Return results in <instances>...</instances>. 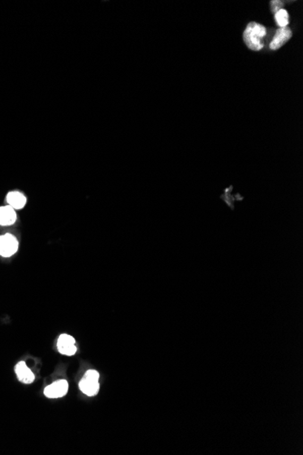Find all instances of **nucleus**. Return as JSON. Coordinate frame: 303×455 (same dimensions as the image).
I'll return each mask as SVG.
<instances>
[{"label":"nucleus","instance_id":"5","mask_svg":"<svg viewBox=\"0 0 303 455\" xmlns=\"http://www.w3.org/2000/svg\"><path fill=\"white\" fill-rule=\"evenodd\" d=\"M75 344L76 341L71 335L68 334L60 335L57 341L59 353L68 356L75 355L77 352V347L75 346Z\"/></svg>","mask_w":303,"mask_h":455},{"label":"nucleus","instance_id":"11","mask_svg":"<svg viewBox=\"0 0 303 455\" xmlns=\"http://www.w3.org/2000/svg\"><path fill=\"white\" fill-rule=\"evenodd\" d=\"M282 7H283V2L282 1H272V12L276 13L279 10L282 9Z\"/></svg>","mask_w":303,"mask_h":455},{"label":"nucleus","instance_id":"3","mask_svg":"<svg viewBox=\"0 0 303 455\" xmlns=\"http://www.w3.org/2000/svg\"><path fill=\"white\" fill-rule=\"evenodd\" d=\"M18 248V240L12 235H4L0 237V255L3 257H10L17 253Z\"/></svg>","mask_w":303,"mask_h":455},{"label":"nucleus","instance_id":"8","mask_svg":"<svg viewBox=\"0 0 303 455\" xmlns=\"http://www.w3.org/2000/svg\"><path fill=\"white\" fill-rule=\"evenodd\" d=\"M17 220V214L15 209L10 205L0 207V224L1 225H11Z\"/></svg>","mask_w":303,"mask_h":455},{"label":"nucleus","instance_id":"10","mask_svg":"<svg viewBox=\"0 0 303 455\" xmlns=\"http://www.w3.org/2000/svg\"><path fill=\"white\" fill-rule=\"evenodd\" d=\"M274 18H275L276 23L278 24V26L280 28H286L289 25V22H290L289 13L284 9H281L278 12H276Z\"/></svg>","mask_w":303,"mask_h":455},{"label":"nucleus","instance_id":"4","mask_svg":"<svg viewBox=\"0 0 303 455\" xmlns=\"http://www.w3.org/2000/svg\"><path fill=\"white\" fill-rule=\"evenodd\" d=\"M68 383L66 380H59L53 382L45 389V395L48 398H59L67 394Z\"/></svg>","mask_w":303,"mask_h":455},{"label":"nucleus","instance_id":"7","mask_svg":"<svg viewBox=\"0 0 303 455\" xmlns=\"http://www.w3.org/2000/svg\"><path fill=\"white\" fill-rule=\"evenodd\" d=\"M16 373L18 380L23 383H32L35 380V375L31 370L28 368L25 362H20L16 366Z\"/></svg>","mask_w":303,"mask_h":455},{"label":"nucleus","instance_id":"6","mask_svg":"<svg viewBox=\"0 0 303 455\" xmlns=\"http://www.w3.org/2000/svg\"><path fill=\"white\" fill-rule=\"evenodd\" d=\"M292 36L291 30L288 27L279 28L277 30L272 41L270 44V48L272 50H277L283 46L286 42L289 41Z\"/></svg>","mask_w":303,"mask_h":455},{"label":"nucleus","instance_id":"9","mask_svg":"<svg viewBox=\"0 0 303 455\" xmlns=\"http://www.w3.org/2000/svg\"><path fill=\"white\" fill-rule=\"evenodd\" d=\"M7 202L14 209H21L26 205L27 198L20 192H10L7 196Z\"/></svg>","mask_w":303,"mask_h":455},{"label":"nucleus","instance_id":"2","mask_svg":"<svg viewBox=\"0 0 303 455\" xmlns=\"http://www.w3.org/2000/svg\"><path fill=\"white\" fill-rule=\"evenodd\" d=\"M99 373L95 370H89L79 382L82 392L88 396H94L99 391Z\"/></svg>","mask_w":303,"mask_h":455},{"label":"nucleus","instance_id":"1","mask_svg":"<svg viewBox=\"0 0 303 455\" xmlns=\"http://www.w3.org/2000/svg\"><path fill=\"white\" fill-rule=\"evenodd\" d=\"M266 28L263 25L252 22L245 28L244 40L250 49L254 51L261 50L263 47L262 39L266 36Z\"/></svg>","mask_w":303,"mask_h":455}]
</instances>
